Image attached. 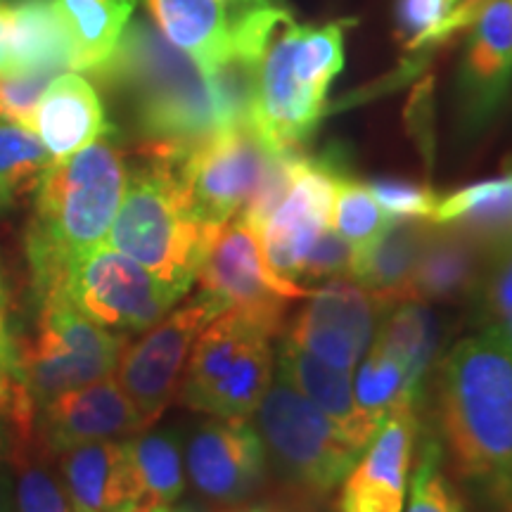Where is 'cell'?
<instances>
[{
    "mask_svg": "<svg viewBox=\"0 0 512 512\" xmlns=\"http://www.w3.org/2000/svg\"><path fill=\"white\" fill-rule=\"evenodd\" d=\"M439 427L458 477L512 512V349L482 330L439 370Z\"/></svg>",
    "mask_w": 512,
    "mask_h": 512,
    "instance_id": "cell-1",
    "label": "cell"
},
{
    "mask_svg": "<svg viewBox=\"0 0 512 512\" xmlns=\"http://www.w3.org/2000/svg\"><path fill=\"white\" fill-rule=\"evenodd\" d=\"M95 74L131 100L145 159L181 164L192 147L223 131L207 74L143 19L128 22L114 55Z\"/></svg>",
    "mask_w": 512,
    "mask_h": 512,
    "instance_id": "cell-2",
    "label": "cell"
},
{
    "mask_svg": "<svg viewBox=\"0 0 512 512\" xmlns=\"http://www.w3.org/2000/svg\"><path fill=\"white\" fill-rule=\"evenodd\" d=\"M126 183V159L114 128L74 157L48 166L34 190V216L27 230L36 304L57 292L76 256L105 245Z\"/></svg>",
    "mask_w": 512,
    "mask_h": 512,
    "instance_id": "cell-3",
    "label": "cell"
},
{
    "mask_svg": "<svg viewBox=\"0 0 512 512\" xmlns=\"http://www.w3.org/2000/svg\"><path fill=\"white\" fill-rule=\"evenodd\" d=\"M216 228L192 209L178 164L147 159L128 176L107 245L131 256L164 283L188 292Z\"/></svg>",
    "mask_w": 512,
    "mask_h": 512,
    "instance_id": "cell-4",
    "label": "cell"
},
{
    "mask_svg": "<svg viewBox=\"0 0 512 512\" xmlns=\"http://www.w3.org/2000/svg\"><path fill=\"white\" fill-rule=\"evenodd\" d=\"M344 67V22L299 27L273 38L256 79L252 126L273 150H299L325 114V98Z\"/></svg>",
    "mask_w": 512,
    "mask_h": 512,
    "instance_id": "cell-5",
    "label": "cell"
},
{
    "mask_svg": "<svg viewBox=\"0 0 512 512\" xmlns=\"http://www.w3.org/2000/svg\"><path fill=\"white\" fill-rule=\"evenodd\" d=\"M271 332L223 311L200 332L181 380V399L211 418H252L273 382Z\"/></svg>",
    "mask_w": 512,
    "mask_h": 512,
    "instance_id": "cell-6",
    "label": "cell"
},
{
    "mask_svg": "<svg viewBox=\"0 0 512 512\" xmlns=\"http://www.w3.org/2000/svg\"><path fill=\"white\" fill-rule=\"evenodd\" d=\"M254 415V430L275 470L309 496L330 494L363 456L335 422L280 373Z\"/></svg>",
    "mask_w": 512,
    "mask_h": 512,
    "instance_id": "cell-7",
    "label": "cell"
},
{
    "mask_svg": "<svg viewBox=\"0 0 512 512\" xmlns=\"http://www.w3.org/2000/svg\"><path fill=\"white\" fill-rule=\"evenodd\" d=\"M181 287L164 283L131 256L105 245L76 256L50 297H62L102 328L121 335L157 325L183 297Z\"/></svg>",
    "mask_w": 512,
    "mask_h": 512,
    "instance_id": "cell-8",
    "label": "cell"
},
{
    "mask_svg": "<svg viewBox=\"0 0 512 512\" xmlns=\"http://www.w3.org/2000/svg\"><path fill=\"white\" fill-rule=\"evenodd\" d=\"M197 283L221 313H240L271 335L283 330L292 299L309 297L311 292L283 283L268 268L259 233L242 219H230L214 230Z\"/></svg>",
    "mask_w": 512,
    "mask_h": 512,
    "instance_id": "cell-9",
    "label": "cell"
},
{
    "mask_svg": "<svg viewBox=\"0 0 512 512\" xmlns=\"http://www.w3.org/2000/svg\"><path fill=\"white\" fill-rule=\"evenodd\" d=\"M278 152L254 126L223 128L192 147L178 164V176L195 214L209 226L238 219L259 192Z\"/></svg>",
    "mask_w": 512,
    "mask_h": 512,
    "instance_id": "cell-10",
    "label": "cell"
},
{
    "mask_svg": "<svg viewBox=\"0 0 512 512\" xmlns=\"http://www.w3.org/2000/svg\"><path fill=\"white\" fill-rule=\"evenodd\" d=\"M216 316H221L219 306L197 292L188 304L166 313L138 342L121 351L114 377L136 406L145 427L159 420L176 396L192 347Z\"/></svg>",
    "mask_w": 512,
    "mask_h": 512,
    "instance_id": "cell-11",
    "label": "cell"
},
{
    "mask_svg": "<svg viewBox=\"0 0 512 512\" xmlns=\"http://www.w3.org/2000/svg\"><path fill=\"white\" fill-rule=\"evenodd\" d=\"M342 178V169L332 159L302 155L283 202L256 230L268 268L283 283L302 287L299 271L316 240L330 228L337 185Z\"/></svg>",
    "mask_w": 512,
    "mask_h": 512,
    "instance_id": "cell-12",
    "label": "cell"
},
{
    "mask_svg": "<svg viewBox=\"0 0 512 512\" xmlns=\"http://www.w3.org/2000/svg\"><path fill=\"white\" fill-rule=\"evenodd\" d=\"M387 311L366 287L339 275L309 292V302L294 318L287 339L332 368L354 370Z\"/></svg>",
    "mask_w": 512,
    "mask_h": 512,
    "instance_id": "cell-13",
    "label": "cell"
},
{
    "mask_svg": "<svg viewBox=\"0 0 512 512\" xmlns=\"http://www.w3.org/2000/svg\"><path fill=\"white\" fill-rule=\"evenodd\" d=\"M185 470L197 494L216 505H240L266 479V448L247 420L214 418L185 441Z\"/></svg>",
    "mask_w": 512,
    "mask_h": 512,
    "instance_id": "cell-14",
    "label": "cell"
},
{
    "mask_svg": "<svg viewBox=\"0 0 512 512\" xmlns=\"http://www.w3.org/2000/svg\"><path fill=\"white\" fill-rule=\"evenodd\" d=\"M36 430L46 451L57 458L69 448L91 441L133 437L145 430V422L112 373L69 389L43 406Z\"/></svg>",
    "mask_w": 512,
    "mask_h": 512,
    "instance_id": "cell-15",
    "label": "cell"
},
{
    "mask_svg": "<svg viewBox=\"0 0 512 512\" xmlns=\"http://www.w3.org/2000/svg\"><path fill=\"white\" fill-rule=\"evenodd\" d=\"M418 415L406 399L382 422L358 463L344 477L339 512H403L408 470H411Z\"/></svg>",
    "mask_w": 512,
    "mask_h": 512,
    "instance_id": "cell-16",
    "label": "cell"
},
{
    "mask_svg": "<svg viewBox=\"0 0 512 512\" xmlns=\"http://www.w3.org/2000/svg\"><path fill=\"white\" fill-rule=\"evenodd\" d=\"M472 24L460 69V114L477 131L496 117L512 86V0H489Z\"/></svg>",
    "mask_w": 512,
    "mask_h": 512,
    "instance_id": "cell-17",
    "label": "cell"
},
{
    "mask_svg": "<svg viewBox=\"0 0 512 512\" xmlns=\"http://www.w3.org/2000/svg\"><path fill=\"white\" fill-rule=\"evenodd\" d=\"M55 460L72 512H131L143 503L126 441H91Z\"/></svg>",
    "mask_w": 512,
    "mask_h": 512,
    "instance_id": "cell-18",
    "label": "cell"
},
{
    "mask_svg": "<svg viewBox=\"0 0 512 512\" xmlns=\"http://www.w3.org/2000/svg\"><path fill=\"white\" fill-rule=\"evenodd\" d=\"M110 128L98 91L79 72L55 76L36 105L34 131L53 162H62L86 150Z\"/></svg>",
    "mask_w": 512,
    "mask_h": 512,
    "instance_id": "cell-19",
    "label": "cell"
},
{
    "mask_svg": "<svg viewBox=\"0 0 512 512\" xmlns=\"http://www.w3.org/2000/svg\"><path fill=\"white\" fill-rule=\"evenodd\" d=\"M489 247L453 226L432 223L415 264L408 302H460L475 297Z\"/></svg>",
    "mask_w": 512,
    "mask_h": 512,
    "instance_id": "cell-20",
    "label": "cell"
},
{
    "mask_svg": "<svg viewBox=\"0 0 512 512\" xmlns=\"http://www.w3.org/2000/svg\"><path fill=\"white\" fill-rule=\"evenodd\" d=\"M278 373L287 382H292V387L299 389L306 399L316 403L358 451H366L382 422L368 418L358 408L351 370L332 368L290 339H285L278 356Z\"/></svg>",
    "mask_w": 512,
    "mask_h": 512,
    "instance_id": "cell-21",
    "label": "cell"
},
{
    "mask_svg": "<svg viewBox=\"0 0 512 512\" xmlns=\"http://www.w3.org/2000/svg\"><path fill=\"white\" fill-rule=\"evenodd\" d=\"M425 221L396 219L373 245L356 249L351 278L366 287L377 302L389 306L408 302L415 264L427 238Z\"/></svg>",
    "mask_w": 512,
    "mask_h": 512,
    "instance_id": "cell-22",
    "label": "cell"
},
{
    "mask_svg": "<svg viewBox=\"0 0 512 512\" xmlns=\"http://www.w3.org/2000/svg\"><path fill=\"white\" fill-rule=\"evenodd\" d=\"M162 34L204 74L230 57V22L219 0H143Z\"/></svg>",
    "mask_w": 512,
    "mask_h": 512,
    "instance_id": "cell-23",
    "label": "cell"
},
{
    "mask_svg": "<svg viewBox=\"0 0 512 512\" xmlns=\"http://www.w3.org/2000/svg\"><path fill=\"white\" fill-rule=\"evenodd\" d=\"M69 46L72 72H98L117 50L136 0H50Z\"/></svg>",
    "mask_w": 512,
    "mask_h": 512,
    "instance_id": "cell-24",
    "label": "cell"
},
{
    "mask_svg": "<svg viewBox=\"0 0 512 512\" xmlns=\"http://www.w3.org/2000/svg\"><path fill=\"white\" fill-rule=\"evenodd\" d=\"M62 74L72 69L62 24L50 0H17L8 5V72Z\"/></svg>",
    "mask_w": 512,
    "mask_h": 512,
    "instance_id": "cell-25",
    "label": "cell"
},
{
    "mask_svg": "<svg viewBox=\"0 0 512 512\" xmlns=\"http://www.w3.org/2000/svg\"><path fill=\"white\" fill-rule=\"evenodd\" d=\"M430 221L463 230L489 249L496 247L512 235V171L446 195Z\"/></svg>",
    "mask_w": 512,
    "mask_h": 512,
    "instance_id": "cell-26",
    "label": "cell"
},
{
    "mask_svg": "<svg viewBox=\"0 0 512 512\" xmlns=\"http://www.w3.org/2000/svg\"><path fill=\"white\" fill-rule=\"evenodd\" d=\"M373 342L406 368L408 384L420 394L422 380L439 351L441 320L427 304L399 302L382 316Z\"/></svg>",
    "mask_w": 512,
    "mask_h": 512,
    "instance_id": "cell-27",
    "label": "cell"
},
{
    "mask_svg": "<svg viewBox=\"0 0 512 512\" xmlns=\"http://www.w3.org/2000/svg\"><path fill=\"white\" fill-rule=\"evenodd\" d=\"M126 453L143 501L176 503L183 496L185 463L174 432L133 434L126 439Z\"/></svg>",
    "mask_w": 512,
    "mask_h": 512,
    "instance_id": "cell-28",
    "label": "cell"
},
{
    "mask_svg": "<svg viewBox=\"0 0 512 512\" xmlns=\"http://www.w3.org/2000/svg\"><path fill=\"white\" fill-rule=\"evenodd\" d=\"M53 157L34 128L0 117V211L36 190Z\"/></svg>",
    "mask_w": 512,
    "mask_h": 512,
    "instance_id": "cell-29",
    "label": "cell"
},
{
    "mask_svg": "<svg viewBox=\"0 0 512 512\" xmlns=\"http://www.w3.org/2000/svg\"><path fill=\"white\" fill-rule=\"evenodd\" d=\"M53 456L36 437L12 444L8 465L15 470L17 512H72L64 486L50 470Z\"/></svg>",
    "mask_w": 512,
    "mask_h": 512,
    "instance_id": "cell-30",
    "label": "cell"
},
{
    "mask_svg": "<svg viewBox=\"0 0 512 512\" xmlns=\"http://www.w3.org/2000/svg\"><path fill=\"white\" fill-rule=\"evenodd\" d=\"M354 396L361 413L375 422H384L401 401H418V394L408 384L406 368L375 342L370 344L354 380Z\"/></svg>",
    "mask_w": 512,
    "mask_h": 512,
    "instance_id": "cell-31",
    "label": "cell"
},
{
    "mask_svg": "<svg viewBox=\"0 0 512 512\" xmlns=\"http://www.w3.org/2000/svg\"><path fill=\"white\" fill-rule=\"evenodd\" d=\"M392 221L396 219H389L368 185L351 181L347 176L339 181L330 216V228L339 238L347 240L354 249H363L373 245L384 230L392 226Z\"/></svg>",
    "mask_w": 512,
    "mask_h": 512,
    "instance_id": "cell-32",
    "label": "cell"
},
{
    "mask_svg": "<svg viewBox=\"0 0 512 512\" xmlns=\"http://www.w3.org/2000/svg\"><path fill=\"white\" fill-rule=\"evenodd\" d=\"M475 297L484 330L496 332L512 349V235L489 249Z\"/></svg>",
    "mask_w": 512,
    "mask_h": 512,
    "instance_id": "cell-33",
    "label": "cell"
},
{
    "mask_svg": "<svg viewBox=\"0 0 512 512\" xmlns=\"http://www.w3.org/2000/svg\"><path fill=\"white\" fill-rule=\"evenodd\" d=\"M441 448L427 439L415 465L411 498L406 512H463V501L453 484L439 470Z\"/></svg>",
    "mask_w": 512,
    "mask_h": 512,
    "instance_id": "cell-34",
    "label": "cell"
},
{
    "mask_svg": "<svg viewBox=\"0 0 512 512\" xmlns=\"http://www.w3.org/2000/svg\"><path fill=\"white\" fill-rule=\"evenodd\" d=\"M38 408L15 373H0V463H8L12 444L36 437Z\"/></svg>",
    "mask_w": 512,
    "mask_h": 512,
    "instance_id": "cell-35",
    "label": "cell"
},
{
    "mask_svg": "<svg viewBox=\"0 0 512 512\" xmlns=\"http://www.w3.org/2000/svg\"><path fill=\"white\" fill-rule=\"evenodd\" d=\"M377 204L387 211L389 219H418L430 221L437 209V192L430 185L401 181V178H377L368 183Z\"/></svg>",
    "mask_w": 512,
    "mask_h": 512,
    "instance_id": "cell-36",
    "label": "cell"
},
{
    "mask_svg": "<svg viewBox=\"0 0 512 512\" xmlns=\"http://www.w3.org/2000/svg\"><path fill=\"white\" fill-rule=\"evenodd\" d=\"M55 76L60 74L46 72V69L0 74V117L34 128L38 100Z\"/></svg>",
    "mask_w": 512,
    "mask_h": 512,
    "instance_id": "cell-37",
    "label": "cell"
},
{
    "mask_svg": "<svg viewBox=\"0 0 512 512\" xmlns=\"http://www.w3.org/2000/svg\"><path fill=\"white\" fill-rule=\"evenodd\" d=\"M448 12V0H396V34L411 50L427 46Z\"/></svg>",
    "mask_w": 512,
    "mask_h": 512,
    "instance_id": "cell-38",
    "label": "cell"
},
{
    "mask_svg": "<svg viewBox=\"0 0 512 512\" xmlns=\"http://www.w3.org/2000/svg\"><path fill=\"white\" fill-rule=\"evenodd\" d=\"M356 249L342 240L335 230H325L311 247L309 256H306L302 271H299V285L316 283V280L325 278H339V275H349L351 266H354Z\"/></svg>",
    "mask_w": 512,
    "mask_h": 512,
    "instance_id": "cell-39",
    "label": "cell"
},
{
    "mask_svg": "<svg viewBox=\"0 0 512 512\" xmlns=\"http://www.w3.org/2000/svg\"><path fill=\"white\" fill-rule=\"evenodd\" d=\"M17 347L19 330L12 320V292L3 259H0V373H15L17 370Z\"/></svg>",
    "mask_w": 512,
    "mask_h": 512,
    "instance_id": "cell-40",
    "label": "cell"
},
{
    "mask_svg": "<svg viewBox=\"0 0 512 512\" xmlns=\"http://www.w3.org/2000/svg\"><path fill=\"white\" fill-rule=\"evenodd\" d=\"M15 510V484L8 470H0V512Z\"/></svg>",
    "mask_w": 512,
    "mask_h": 512,
    "instance_id": "cell-41",
    "label": "cell"
},
{
    "mask_svg": "<svg viewBox=\"0 0 512 512\" xmlns=\"http://www.w3.org/2000/svg\"><path fill=\"white\" fill-rule=\"evenodd\" d=\"M131 512H192V510L185 508V505H176V503H150V501H143V503H138Z\"/></svg>",
    "mask_w": 512,
    "mask_h": 512,
    "instance_id": "cell-42",
    "label": "cell"
},
{
    "mask_svg": "<svg viewBox=\"0 0 512 512\" xmlns=\"http://www.w3.org/2000/svg\"><path fill=\"white\" fill-rule=\"evenodd\" d=\"M223 512H292L285 508H275V505H230Z\"/></svg>",
    "mask_w": 512,
    "mask_h": 512,
    "instance_id": "cell-43",
    "label": "cell"
},
{
    "mask_svg": "<svg viewBox=\"0 0 512 512\" xmlns=\"http://www.w3.org/2000/svg\"><path fill=\"white\" fill-rule=\"evenodd\" d=\"M219 3H228V0H219Z\"/></svg>",
    "mask_w": 512,
    "mask_h": 512,
    "instance_id": "cell-44",
    "label": "cell"
}]
</instances>
